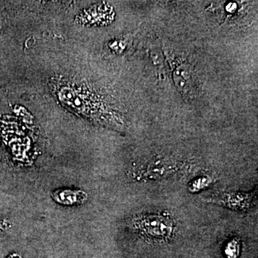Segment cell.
<instances>
[{"label":"cell","mask_w":258,"mask_h":258,"mask_svg":"<svg viewBox=\"0 0 258 258\" xmlns=\"http://www.w3.org/2000/svg\"><path fill=\"white\" fill-rule=\"evenodd\" d=\"M8 258H23V257H22V256L20 255V254L13 253V254H10L9 257H8Z\"/></svg>","instance_id":"cell-7"},{"label":"cell","mask_w":258,"mask_h":258,"mask_svg":"<svg viewBox=\"0 0 258 258\" xmlns=\"http://www.w3.org/2000/svg\"><path fill=\"white\" fill-rule=\"evenodd\" d=\"M132 227L137 234L149 240H166L176 232V223L169 215L146 214L134 217Z\"/></svg>","instance_id":"cell-1"},{"label":"cell","mask_w":258,"mask_h":258,"mask_svg":"<svg viewBox=\"0 0 258 258\" xmlns=\"http://www.w3.org/2000/svg\"><path fill=\"white\" fill-rule=\"evenodd\" d=\"M203 201L215 204L234 211L247 212L254 208L257 203V189L251 193L216 192L203 198Z\"/></svg>","instance_id":"cell-2"},{"label":"cell","mask_w":258,"mask_h":258,"mask_svg":"<svg viewBox=\"0 0 258 258\" xmlns=\"http://www.w3.org/2000/svg\"><path fill=\"white\" fill-rule=\"evenodd\" d=\"M215 179L211 176L205 175L200 176L191 181L188 185V190L189 192L196 194L202 190L209 187L210 185L215 183Z\"/></svg>","instance_id":"cell-4"},{"label":"cell","mask_w":258,"mask_h":258,"mask_svg":"<svg viewBox=\"0 0 258 258\" xmlns=\"http://www.w3.org/2000/svg\"><path fill=\"white\" fill-rule=\"evenodd\" d=\"M52 200L63 206L82 205L88 200V195L83 190L58 189L51 193Z\"/></svg>","instance_id":"cell-3"},{"label":"cell","mask_w":258,"mask_h":258,"mask_svg":"<svg viewBox=\"0 0 258 258\" xmlns=\"http://www.w3.org/2000/svg\"><path fill=\"white\" fill-rule=\"evenodd\" d=\"M241 242L239 238H233L226 244L224 252L227 258H237L240 256Z\"/></svg>","instance_id":"cell-5"},{"label":"cell","mask_w":258,"mask_h":258,"mask_svg":"<svg viewBox=\"0 0 258 258\" xmlns=\"http://www.w3.org/2000/svg\"><path fill=\"white\" fill-rule=\"evenodd\" d=\"M12 224L9 220H0V234L6 232L11 228Z\"/></svg>","instance_id":"cell-6"}]
</instances>
